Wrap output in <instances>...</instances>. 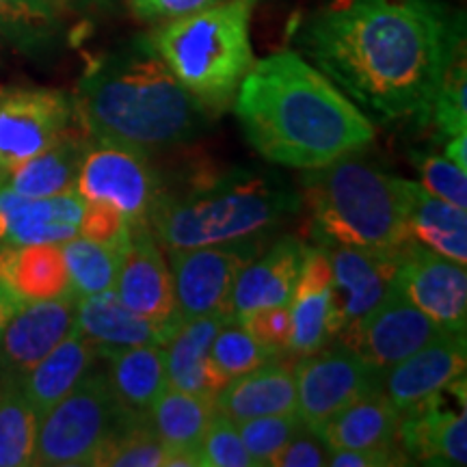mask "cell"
<instances>
[{"label":"cell","mask_w":467,"mask_h":467,"mask_svg":"<svg viewBox=\"0 0 467 467\" xmlns=\"http://www.w3.org/2000/svg\"><path fill=\"white\" fill-rule=\"evenodd\" d=\"M254 0H221L195 14L161 22L145 35L151 48L206 113L232 109L238 87L254 66Z\"/></svg>","instance_id":"cell-5"},{"label":"cell","mask_w":467,"mask_h":467,"mask_svg":"<svg viewBox=\"0 0 467 467\" xmlns=\"http://www.w3.org/2000/svg\"><path fill=\"white\" fill-rule=\"evenodd\" d=\"M317 244L396 249L411 238L405 223V180L353 156L303 175Z\"/></svg>","instance_id":"cell-6"},{"label":"cell","mask_w":467,"mask_h":467,"mask_svg":"<svg viewBox=\"0 0 467 467\" xmlns=\"http://www.w3.org/2000/svg\"><path fill=\"white\" fill-rule=\"evenodd\" d=\"M383 372L347 344L325 347L295 361L296 416L312 433L361 396L381 389Z\"/></svg>","instance_id":"cell-8"},{"label":"cell","mask_w":467,"mask_h":467,"mask_svg":"<svg viewBox=\"0 0 467 467\" xmlns=\"http://www.w3.org/2000/svg\"><path fill=\"white\" fill-rule=\"evenodd\" d=\"M400 411L383 389L353 400L318 431L327 451H358V448L388 446L396 441Z\"/></svg>","instance_id":"cell-30"},{"label":"cell","mask_w":467,"mask_h":467,"mask_svg":"<svg viewBox=\"0 0 467 467\" xmlns=\"http://www.w3.org/2000/svg\"><path fill=\"white\" fill-rule=\"evenodd\" d=\"M301 208V195L277 173L230 169L175 192H159L150 230L169 251L260 241Z\"/></svg>","instance_id":"cell-4"},{"label":"cell","mask_w":467,"mask_h":467,"mask_svg":"<svg viewBox=\"0 0 467 467\" xmlns=\"http://www.w3.org/2000/svg\"><path fill=\"white\" fill-rule=\"evenodd\" d=\"M22 303H25V301L17 299L14 292L7 288V285L0 284V336H3L5 327H7L11 317H14L16 309L20 307Z\"/></svg>","instance_id":"cell-47"},{"label":"cell","mask_w":467,"mask_h":467,"mask_svg":"<svg viewBox=\"0 0 467 467\" xmlns=\"http://www.w3.org/2000/svg\"><path fill=\"white\" fill-rule=\"evenodd\" d=\"M394 290L429 317L441 331L465 336V266L409 241L394 277Z\"/></svg>","instance_id":"cell-13"},{"label":"cell","mask_w":467,"mask_h":467,"mask_svg":"<svg viewBox=\"0 0 467 467\" xmlns=\"http://www.w3.org/2000/svg\"><path fill=\"white\" fill-rule=\"evenodd\" d=\"M244 139L273 165L312 171L375 141V124L295 50L254 63L234 98Z\"/></svg>","instance_id":"cell-2"},{"label":"cell","mask_w":467,"mask_h":467,"mask_svg":"<svg viewBox=\"0 0 467 467\" xmlns=\"http://www.w3.org/2000/svg\"><path fill=\"white\" fill-rule=\"evenodd\" d=\"M76 119L91 141L143 154L186 143L202 130L206 110L156 55L148 39L98 57L76 87Z\"/></svg>","instance_id":"cell-3"},{"label":"cell","mask_w":467,"mask_h":467,"mask_svg":"<svg viewBox=\"0 0 467 467\" xmlns=\"http://www.w3.org/2000/svg\"><path fill=\"white\" fill-rule=\"evenodd\" d=\"M446 156L448 161L454 162L459 169L467 171V132H461L457 137H451L446 143Z\"/></svg>","instance_id":"cell-46"},{"label":"cell","mask_w":467,"mask_h":467,"mask_svg":"<svg viewBox=\"0 0 467 467\" xmlns=\"http://www.w3.org/2000/svg\"><path fill=\"white\" fill-rule=\"evenodd\" d=\"M126 244L128 243H96L85 236H78V234L74 238H69V241L61 243V251L63 258H66L69 275V290L74 292L76 299L98 295V292L104 290H113Z\"/></svg>","instance_id":"cell-32"},{"label":"cell","mask_w":467,"mask_h":467,"mask_svg":"<svg viewBox=\"0 0 467 467\" xmlns=\"http://www.w3.org/2000/svg\"><path fill=\"white\" fill-rule=\"evenodd\" d=\"M465 377L400 411L396 443L411 463L465 465Z\"/></svg>","instance_id":"cell-12"},{"label":"cell","mask_w":467,"mask_h":467,"mask_svg":"<svg viewBox=\"0 0 467 467\" xmlns=\"http://www.w3.org/2000/svg\"><path fill=\"white\" fill-rule=\"evenodd\" d=\"M221 0H132V14L145 22H167L208 9Z\"/></svg>","instance_id":"cell-45"},{"label":"cell","mask_w":467,"mask_h":467,"mask_svg":"<svg viewBox=\"0 0 467 467\" xmlns=\"http://www.w3.org/2000/svg\"><path fill=\"white\" fill-rule=\"evenodd\" d=\"M440 331L433 320L392 288L375 309L342 331L337 340L385 372L429 344Z\"/></svg>","instance_id":"cell-15"},{"label":"cell","mask_w":467,"mask_h":467,"mask_svg":"<svg viewBox=\"0 0 467 467\" xmlns=\"http://www.w3.org/2000/svg\"><path fill=\"white\" fill-rule=\"evenodd\" d=\"M74 292L48 301L22 303L0 336V381L20 383L76 323Z\"/></svg>","instance_id":"cell-17"},{"label":"cell","mask_w":467,"mask_h":467,"mask_svg":"<svg viewBox=\"0 0 467 467\" xmlns=\"http://www.w3.org/2000/svg\"><path fill=\"white\" fill-rule=\"evenodd\" d=\"M0 93H3V89H0Z\"/></svg>","instance_id":"cell-48"},{"label":"cell","mask_w":467,"mask_h":467,"mask_svg":"<svg viewBox=\"0 0 467 467\" xmlns=\"http://www.w3.org/2000/svg\"><path fill=\"white\" fill-rule=\"evenodd\" d=\"M76 191L85 202L110 203L130 223H148L161 182L143 151L91 141L80 165Z\"/></svg>","instance_id":"cell-11"},{"label":"cell","mask_w":467,"mask_h":467,"mask_svg":"<svg viewBox=\"0 0 467 467\" xmlns=\"http://www.w3.org/2000/svg\"><path fill=\"white\" fill-rule=\"evenodd\" d=\"M113 292L130 312L151 323H182L175 312L171 268L165 262L161 243L150 230V223H130V238L117 271Z\"/></svg>","instance_id":"cell-16"},{"label":"cell","mask_w":467,"mask_h":467,"mask_svg":"<svg viewBox=\"0 0 467 467\" xmlns=\"http://www.w3.org/2000/svg\"><path fill=\"white\" fill-rule=\"evenodd\" d=\"M39 416L20 383L0 381V467L33 465Z\"/></svg>","instance_id":"cell-33"},{"label":"cell","mask_w":467,"mask_h":467,"mask_svg":"<svg viewBox=\"0 0 467 467\" xmlns=\"http://www.w3.org/2000/svg\"><path fill=\"white\" fill-rule=\"evenodd\" d=\"M85 200L78 191L33 200L0 184V243L61 244L78 234Z\"/></svg>","instance_id":"cell-18"},{"label":"cell","mask_w":467,"mask_h":467,"mask_svg":"<svg viewBox=\"0 0 467 467\" xmlns=\"http://www.w3.org/2000/svg\"><path fill=\"white\" fill-rule=\"evenodd\" d=\"M78 126L74 100L55 89L0 93V182Z\"/></svg>","instance_id":"cell-10"},{"label":"cell","mask_w":467,"mask_h":467,"mask_svg":"<svg viewBox=\"0 0 467 467\" xmlns=\"http://www.w3.org/2000/svg\"><path fill=\"white\" fill-rule=\"evenodd\" d=\"M126 418L107 372L91 368L72 392L39 418L33 465H93Z\"/></svg>","instance_id":"cell-7"},{"label":"cell","mask_w":467,"mask_h":467,"mask_svg":"<svg viewBox=\"0 0 467 467\" xmlns=\"http://www.w3.org/2000/svg\"><path fill=\"white\" fill-rule=\"evenodd\" d=\"M258 249L260 241H243L169 251L178 318L184 323L210 314H232L234 284Z\"/></svg>","instance_id":"cell-9"},{"label":"cell","mask_w":467,"mask_h":467,"mask_svg":"<svg viewBox=\"0 0 467 467\" xmlns=\"http://www.w3.org/2000/svg\"><path fill=\"white\" fill-rule=\"evenodd\" d=\"M58 0H0V35L26 46L37 44L57 25Z\"/></svg>","instance_id":"cell-37"},{"label":"cell","mask_w":467,"mask_h":467,"mask_svg":"<svg viewBox=\"0 0 467 467\" xmlns=\"http://www.w3.org/2000/svg\"><path fill=\"white\" fill-rule=\"evenodd\" d=\"M98 358L100 353H98L96 344L87 340L74 323L69 334L44 359H39L20 381L22 392L37 411V416L42 418L63 396L72 392L80 379L91 370Z\"/></svg>","instance_id":"cell-25"},{"label":"cell","mask_w":467,"mask_h":467,"mask_svg":"<svg viewBox=\"0 0 467 467\" xmlns=\"http://www.w3.org/2000/svg\"><path fill=\"white\" fill-rule=\"evenodd\" d=\"M76 327L87 340L96 344L98 353L141 344L165 347L180 323L161 325L139 317L117 299L113 290L98 292L76 301Z\"/></svg>","instance_id":"cell-23"},{"label":"cell","mask_w":467,"mask_h":467,"mask_svg":"<svg viewBox=\"0 0 467 467\" xmlns=\"http://www.w3.org/2000/svg\"><path fill=\"white\" fill-rule=\"evenodd\" d=\"M329 451L323 440L306 426L271 459V467H323Z\"/></svg>","instance_id":"cell-43"},{"label":"cell","mask_w":467,"mask_h":467,"mask_svg":"<svg viewBox=\"0 0 467 467\" xmlns=\"http://www.w3.org/2000/svg\"><path fill=\"white\" fill-rule=\"evenodd\" d=\"M202 467H255L238 433V426L223 413H214L200 443Z\"/></svg>","instance_id":"cell-40"},{"label":"cell","mask_w":467,"mask_h":467,"mask_svg":"<svg viewBox=\"0 0 467 467\" xmlns=\"http://www.w3.org/2000/svg\"><path fill=\"white\" fill-rule=\"evenodd\" d=\"M413 167L420 173V186L426 192L457 208H467V175L446 156L431 151H413Z\"/></svg>","instance_id":"cell-39"},{"label":"cell","mask_w":467,"mask_h":467,"mask_svg":"<svg viewBox=\"0 0 467 467\" xmlns=\"http://www.w3.org/2000/svg\"><path fill=\"white\" fill-rule=\"evenodd\" d=\"M426 126H435L441 139L467 132V63L465 44L454 52L429 110Z\"/></svg>","instance_id":"cell-35"},{"label":"cell","mask_w":467,"mask_h":467,"mask_svg":"<svg viewBox=\"0 0 467 467\" xmlns=\"http://www.w3.org/2000/svg\"><path fill=\"white\" fill-rule=\"evenodd\" d=\"M0 284L25 303L57 299L72 292L61 244L0 243Z\"/></svg>","instance_id":"cell-27"},{"label":"cell","mask_w":467,"mask_h":467,"mask_svg":"<svg viewBox=\"0 0 467 467\" xmlns=\"http://www.w3.org/2000/svg\"><path fill=\"white\" fill-rule=\"evenodd\" d=\"M78 236L96 243L124 244L130 236V221L107 202H85Z\"/></svg>","instance_id":"cell-42"},{"label":"cell","mask_w":467,"mask_h":467,"mask_svg":"<svg viewBox=\"0 0 467 467\" xmlns=\"http://www.w3.org/2000/svg\"><path fill=\"white\" fill-rule=\"evenodd\" d=\"M405 192L407 234L420 247L433 251L443 258L467 262V214L463 208L437 200L418 182L402 184Z\"/></svg>","instance_id":"cell-26"},{"label":"cell","mask_w":467,"mask_h":467,"mask_svg":"<svg viewBox=\"0 0 467 467\" xmlns=\"http://www.w3.org/2000/svg\"><path fill=\"white\" fill-rule=\"evenodd\" d=\"M169 448L159 440L150 416H132L121 422L102 452L96 467H167Z\"/></svg>","instance_id":"cell-34"},{"label":"cell","mask_w":467,"mask_h":467,"mask_svg":"<svg viewBox=\"0 0 467 467\" xmlns=\"http://www.w3.org/2000/svg\"><path fill=\"white\" fill-rule=\"evenodd\" d=\"M299 55L381 124L426 126L463 17L440 0H329L296 31Z\"/></svg>","instance_id":"cell-1"},{"label":"cell","mask_w":467,"mask_h":467,"mask_svg":"<svg viewBox=\"0 0 467 467\" xmlns=\"http://www.w3.org/2000/svg\"><path fill=\"white\" fill-rule=\"evenodd\" d=\"M247 334L265 344L266 348L275 350L279 355H288L292 337V318L290 306H268L249 312L247 317L236 318Z\"/></svg>","instance_id":"cell-41"},{"label":"cell","mask_w":467,"mask_h":467,"mask_svg":"<svg viewBox=\"0 0 467 467\" xmlns=\"http://www.w3.org/2000/svg\"><path fill=\"white\" fill-rule=\"evenodd\" d=\"M411 461L400 451L399 443L377 448H358V451H331L327 465L331 467H399Z\"/></svg>","instance_id":"cell-44"},{"label":"cell","mask_w":467,"mask_h":467,"mask_svg":"<svg viewBox=\"0 0 467 467\" xmlns=\"http://www.w3.org/2000/svg\"><path fill=\"white\" fill-rule=\"evenodd\" d=\"M89 148L91 137L78 124L50 148L22 162L0 184H7L9 189L33 200L74 191L80 165Z\"/></svg>","instance_id":"cell-28"},{"label":"cell","mask_w":467,"mask_h":467,"mask_svg":"<svg viewBox=\"0 0 467 467\" xmlns=\"http://www.w3.org/2000/svg\"><path fill=\"white\" fill-rule=\"evenodd\" d=\"M275 358L279 353L254 340L236 318L227 320L210 344V361L225 381L255 370Z\"/></svg>","instance_id":"cell-36"},{"label":"cell","mask_w":467,"mask_h":467,"mask_svg":"<svg viewBox=\"0 0 467 467\" xmlns=\"http://www.w3.org/2000/svg\"><path fill=\"white\" fill-rule=\"evenodd\" d=\"M306 244L296 236H284L273 243L265 254L255 255L243 268L232 290L234 318L268 306H290L292 292L299 279Z\"/></svg>","instance_id":"cell-21"},{"label":"cell","mask_w":467,"mask_h":467,"mask_svg":"<svg viewBox=\"0 0 467 467\" xmlns=\"http://www.w3.org/2000/svg\"><path fill=\"white\" fill-rule=\"evenodd\" d=\"M318 247L329 255L334 277V329L337 337L392 292L407 244L396 249H366L348 244Z\"/></svg>","instance_id":"cell-14"},{"label":"cell","mask_w":467,"mask_h":467,"mask_svg":"<svg viewBox=\"0 0 467 467\" xmlns=\"http://www.w3.org/2000/svg\"><path fill=\"white\" fill-rule=\"evenodd\" d=\"M214 413L217 405L213 396L182 392L167 385L150 409V422L169 451L200 454V443Z\"/></svg>","instance_id":"cell-31"},{"label":"cell","mask_w":467,"mask_h":467,"mask_svg":"<svg viewBox=\"0 0 467 467\" xmlns=\"http://www.w3.org/2000/svg\"><path fill=\"white\" fill-rule=\"evenodd\" d=\"M241 440L247 448L255 467L271 465V459L282 451L292 437L303 429V422L295 413H277V416H260L236 422Z\"/></svg>","instance_id":"cell-38"},{"label":"cell","mask_w":467,"mask_h":467,"mask_svg":"<svg viewBox=\"0 0 467 467\" xmlns=\"http://www.w3.org/2000/svg\"><path fill=\"white\" fill-rule=\"evenodd\" d=\"M295 361H285L284 355H279L255 370L230 379L214 396L217 411L234 422L277 416V413H295Z\"/></svg>","instance_id":"cell-22"},{"label":"cell","mask_w":467,"mask_h":467,"mask_svg":"<svg viewBox=\"0 0 467 467\" xmlns=\"http://www.w3.org/2000/svg\"><path fill=\"white\" fill-rule=\"evenodd\" d=\"M292 337L288 355L303 358L325 348L336 337L334 329V277L329 255L314 244L303 254L299 279L290 299Z\"/></svg>","instance_id":"cell-20"},{"label":"cell","mask_w":467,"mask_h":467,"mask_svg":"<svg viewBox=\"0 0 467 467\" xmlns=\"http://www.w3.org/2000/svg\"><path fill=\"white\" fill-rule=\"evenodd\" d=\"M109 361V383L119 405L132 416H150V409L167 388L165 348L161 344H141L104 350Z\"/></svg>","instance_id":"cell-29"},{"label":"cell","mask_w":467,"mask_h":467,"mask_svg":"<svg viewBox=\"0 0 467 467\" xmlns=\"http://www.w3.org/2000/svg\"><path fill=\"white\" fill-rule=\"evenodd\" d=\"M467 340L440 331L433 340L383 372L381 389L399 411L465 377Z\"/></svg>","instance_id":"cell-19"},{"label":"cell","mask_w":467,"mask_h":467,"mask_svg":"<svg viewBox=\"0 0 467 467\" xmlns=\"http://www.w3.org/2000/svg\"><path fill=\"white\" fill-rule=\"evenodd\" d=\"M232 318V314H210V317L180 323L162 347L169 388L213 396V399L217 396L227 381L210 361V344L221 327Z\"/></svg>","instance_id":"cell-24"}]
</instances>
